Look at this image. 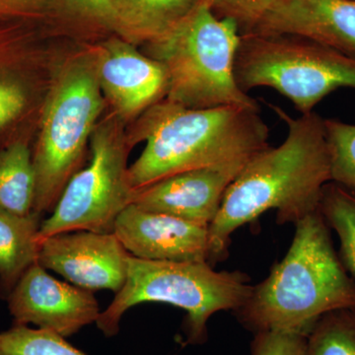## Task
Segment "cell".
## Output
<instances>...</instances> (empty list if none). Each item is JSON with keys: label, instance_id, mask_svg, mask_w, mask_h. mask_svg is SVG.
Instances as JSON below:
<instances>
[{"label": "cell", "instance_id": "1", "mask_svg": "<svg viewBox=\"0 0 355 355\" xmlns=\"http://www.w3.org/2000/svg\"><path fill=\"white\" fill-rule=\"evenodd\" d=\"M272 107L288 127L286 139L254 154L228 187L209 227L210 266L227 256L233 232L268 210H277L280 224H296L317 211L331 182L324 119L315 112L292 119Z\"/></svg>", "mask_w": 355, "mask_h": 355}, {"label": "cell", "instance_id": "2", "mask_svg": "<svg viewBox=\"0 0 355 355\" xmlns=\"http://www.w3.org/2000/svg\"><path fill=\"white\" fill-rule=\"evenodd\" d=\"M268 137L260 109H190L163 99L144 112L128 135L132 144L146 142L128 167V182L137 191L178 173L249 160L270 146Z\"/></svg>", "mask_w": 355, "mask_h": 355}, {"label": "cell", "instance_id": "3", "mask_svg": "<svg viewBox=\"0 0 355 355\" xmlns=\"http://www.w3.org/2000/svg\"><path fill=\"white\" fill-rule=\"evenodd\" d=\"M286 256L236 310L249 330L308 334L333 311L355 309V280L331 242L320 209L295 224Z\"/></svg>", "mask_w": 355, "mask_h": 355}, {"label": "cell", "instance_id": "4", "mask_svg": "<svg viewBox=\"0 0 355 355\" xmlns=\"http://www.w3.org/2000/svg\"><path fill=\"white\" fill-rule=\"evenodd\" d=\"M240 41L234 21L218 17L207 0H200L171 29L147 43L150 58L167 71L165 99L190 109H260L236 81Z\"/></svg>", "mask_w": 355, "mask_h": 355}, {"label": "cell", "instance_id": "5", "mask_svg": "<svg viewBox=\"0 0 355 355\" xmlns=\"http://www.w3.org/2000/svg\"><path fill=\"white\" fill-rule=\"evenodd\" d=\"M253 286L241 272H216L209 263L128 258L127 279L96 324L105 336L118 335L123 314L142 303H166L187 312L184 345L207 340V323L220 311L239 309Z\"/></svg>", "mask_w": 355, "mask_h": 355}, {"label": "cell", "instance_id": "6", "mask_svg": "<svg viewBox=\"0 0 355 355\" xmlns=\"http://www.w3.org/2000/svg\"><path fill=\"white\" fill-rule=\"evenodd\" d=\"M105 106L94 53L70 60L58 71L44 104L33 153L36 175L34 211H53L78 171L86 144Z\"/></svg>", "mask_w": 355, "mask_h": 355}, {"label": "cell", "instance_id": "7", "mask_svg": "<svg viewBox=\"0 0 355 355\" xmlns=\"http://www.w3.org/2000/svg\"><path fill=\"white\" fill-rule=\"evenodd\" d=\"M235 77L244 92L275 89L301 114L340 88L355 89V58L294 35L241 36Z\"/></svg>", "mask_w": 355, "mask_h": 355}, {"label": "cell", "instance_id": "8", "mask_svg": "<svg viewBox=\"0 0 355 355\" xmlns=\"http://www.w3.org/2000/svg\"><path fill=\"white\" fill-rule=\"evenodd\" d=\"M116 114L99 121L90 139V162L65 186L53 214L42 222L38 241L73 231L114 232V222L132 202L128 182L130 144Z\"/></svg>", "mask_w": 355, "mask_h": 355}, {"label": "cell", "instance_id": "9", "mask_svg": "<svg viewBox=\"0 0 355 355\" xmlns=\"http://www.w3.org/2000/svg\"><path fill=\"white\" fill-rule=\"evenodd\" d=\"M6 301L14 324H35L65 338L101 314L92 291L55 279L38 263L26 270Z\"/></svg>", "mask_w": 355, "mask_h": 355}, {"label": "cell", "instance_id": "10", "mask_svg": "<svg viewBox=\"0 0 355 355\" xmlns=\"http://www.w3.org/2000/svg\"><path fill=\"white\" fill-rule=\"evenodd\" d=\"M38 263L73 286L118 293L127 279L130 254L114 232L73 231L39 242Z\"/></svg>", "mask_w": 355, "mask_h": 355}, {"label": "cell", "instance_id": "11", "mask_svg": "<svg viewBox=\"0 0 355 355\" xmlns=\"http://www.w3.org/2000/svg\"><path fill=\"white\" fill-rule=\"evenodd\" d=\"M249 160L178 173L135 191L132 203L144 211L209 227L226 190Z\"/></svg>", "mask_w": 355, "mask_h": 355}, {"label": "cell", "instance_id": "12", "mask_svg": "<svg viewBox=\"0 0 355 355\" xmlns=\"http://www.w3.org/2000/svg\"><path fill=\"white\" fill-rule=\"evenodd\" d=\"M98 80L104 98L125 121L165 99L168 74L162 64L141 55L132 43L113 39L95 51Z\"/></svg>", "mask_w": 355, "mask_h": 355}, {"label": "cell", "instance_id": "13", "mask_svg": "<svg viewBox=\"0 0 355 355\" xmlns=\"http://www.w3.org/2000/svg\"><path fill=\"white\" fill-rule=\"evenodd\" d=\"M114 233L135 258L209 263V227L144 211L133 203L116 218Z\"/></svg>", "mask_w": 355, "mask_h": 355}, {"label": "cell", "instance_id": "14", "mask_svg": "<svg viewBox=\"0 0 355 355\" xmlns=\"http://www.w3.org/2000/svg\"><path fill=\"white\" fill-rule=\"evenodd\" d=\"M252 34L304 37L355 58V0H280Z\"/></svg>", "mask_w": 355, "mask_h": 355}, {"label": "cell", "instance_id": "15", "mask_svg": "<svg viewBox=\"0 0 355 355\" xmlns=\"http://www.w3.org/2000/svg\"><path fill=\"white\" fill-rule=\"evenodd\" d=\"M42 214L0 209V299L6 300L28 268L38 263Z\"/></svg>", "mask_w": 355, "mask_h": 355}, {"label": "cell", "instance_id": "16", "mask_svg": "<svg viewBox=\"0 0 355 355\" xmlns=\"http://www.w3.org/2000/svg\"><path fill=\"white\" fill-rule=\"evenodd\" d=\"M36 175L33 153L17 139L0 149V209L19 216L34 211Z\"/></svg>", "mask_w": 355, "mask_h": 355}, {"label": "cell", "instance_id": "17", "mask_svg": "<svg viewBox=\"0 0 355 355\" xmlns=\"http://www.w3.org/2000/svg\"><path fill=\"white\" fill-rule=\"evenodd\" d=\"M72 12L118 33L125 41L149 42L153 36L127 0H58Z\"/></svg>", "mask_w": 355, "mask_h": 355}, {"label": "cell", "instance_id": "18", "mask_svg": "<svg viewBox=\"0 0 355 355\" xmlns=\"http://www.w3.org/2000/svg\"><path fill=\"white\" fill-rule=\"evenodd\" d=\"M320 212L336 231L340 244V260L355 280V196L340 184H324Z\"/></svg>", "mask_w": 355, "mask_h": 355}, {"label": "cell", "instance_id": "19", "mask_svg": "<svg viewBox=\"0 0 355 355\" xmlns=\"http://www.w3.org/2000/svg\"><path fill=\"white\" fill-rule=\"evenodd\" d=\"M308 355H355V309L324 315L307 334Z\"/></svg>", "mask_w": 355, "mask_h": 355}, {"label": "cell", "instance_id": "20", "mask_svg": "<svg viewBox=\"0 0 355 355\" xmlns=\"http://www.w3.org/2000/svg\"><path fill=\"white\" fill-rule=\"evenodd\" d=\"M0 355H86L64 336L43 329L13 324L0 331Z\"/></svg>", "mask_w": 355, "mask_h": 355}, {"label": "cell", "instance_id": "21", "mask_svg": "<svg viewBox=\"0 0 355 355\" xmlns=\"http://www.w3.org/2000/svg\"><path fill=\"white\" fill-rule=\"evenodd\" d=\"M331 182L355 191V125L324 119Z\"/></svg>", "mask_w": 355, "mask_h": 355}, {"label": "cell", "instance_id": "22", "mask_svg": "<svg viewBox=\"0 0 355 355\" xmlns=\"http://www.w3.org/2000/svg\"><path fill=\"white\" fill-rule=\"evenodd\" d=\"M127 2L150 30L155 40L183 19L200 0H127Z\"/></svg>", "mask_w": 355, "mask_h": 355}, {"label": "cell", "instance_id": "23", "mask_svg": "<svg viewBox=\"0 0 355 355\" xmlns=\"http://www.w3.org/2000/svg\"><path fill=\"white\" fill-rule=\"evenodd\" d=\"M280 0H207L218 17L234 21L241 36L252 34Z\"/></svg>", "mask_w": 355, "mask_h": 355}, {"label": "cell", "instance_id": "24", "mask_svg": "<svg viewBox=\"0 0 355 355\" xmlns=\"http://www.w3.org/2000/svg\"><path fill=\"white\" fill-rule=\"evenodd\" d=\"M251 355H308L307 334L291 331L254 333Z\"/></svg>", "mask_w": 355, "mask_h": 355}, {"label": "cell", "instance_id": "25", "mask_svg": "<svg viewBox=\"0 0 355 355\" xmlns=\"http://www.w3.org/2000/svg\"><path fill=\"white\" fill-rule=\"evenodd\" d=\"M0 19V24L1 21ZM14 26L0 28V50L9 41L7 35ZM27 106V94L24 87L12 77L0 76V130L19 118Z\"/></svg>", "mask_w": 355, "mask_h": 355}, {"label": "cell", "instance_id": "26", "mask_svg": "<svg viewBox=\"0 0 355 355\" xmlns=\"http://www.w3.org/2000/svg\"><path fill=\"white\" fill-rule=\"evenodd\" d=\"M58 3V0H0V19H31Z\"/></svg>", "mask_w": 355, "mask_h": 355}]
</instances>
